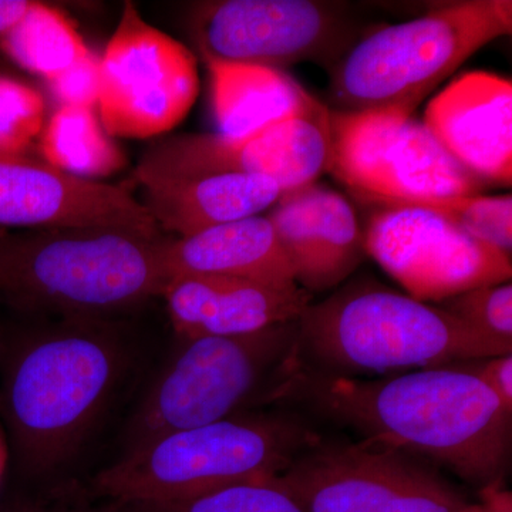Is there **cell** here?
<instances>
[{
	"instance_id": "6da1fadb",
	"label": "cell",
	"mask_w": 512,
	"mask_h": 512,
	"mask_svg": "<svg viewBox=\"0 0 512 512\" xmlns=\"http://www.w3.org/2000/svg\"><path fill=\"white\" fill-rule=\"evenodd\" d=\"M473 362L350 377L308 366L293 352L256 402L299 404L365 441L446 468L484 490L507 473L512 412Z\"/></svg>"
},
{
	"instance_id": "7a4b0ae2",
	"label": "cell",
	"mask_w": 512,
	"mask_h": 512,
	"mask_svg": "<svg viewBox=\"0 0 512 512\" xmlns=\"http://www.w3.org/2000/svg\"><path fill=\"white\" fill-rule=\"evenodd\" d=\"M126 366V345L106 319H63L13 345L0 412L26 477L55 476L80 453Z\"/></svg>"
},
{
	"instance_id": "3957f363",
	"label": "cell",
	"mask_w": 512,
	"mask_h": 512,
	"mask_svg": "<svg viewBox=\"0 0 512 512\" xmlns=\"http://www.w3.org/2000/svg\"><path fill=\"white\" fill-rule=\"evenodd\" d=\"M295 353L323 372L383 377L510 355L512 342L375 279H355L306 308Z\"/></svg>"
},
{
	"instance_id": "277c9868",
	"label": "cell",
	"mask_w": 512,
	"mask_h": 512,
	"mask_svg": "<svg viewBox=\"0 0 512 512\" xmlns=\"http://www.w3.org/2000/svg\"><path fill=\"white\" fill-rule=\"evenodd\" d=\"M164 242L121 229H0V293L63 319H106L163 295Z\"/></svg>"
},
{
	"instance_id": "5b68a950",
	"label": "cell",
	"mask_w": 512,
	"mask_h": 512,
	"mask_svg": "<svg viewBox=\"0 0 512 512\" xmlns=\"http://www.w3.org/2000/svg\"><path fill=\"white\" fill-rule=\"evenodd\" d=\"M319 437L291 414L238 413L131 448L93 478L89 491L109 503L184 500L278 476Z\"/></svg>"
},
{
	"instance_id": "8992f818",
	"label": "cell",
	"mask_w": 512,
	"mask_h": 512,
	"mask_svg": "<svg viewBox=\"0 0 512 512\" xmlns=\"http://www.w3.org/2000/svg\"><path fill=\"white\" fill-rule=\"evenodd\" d=\"M511 32V0L450 2L373 30L329 70L333 110L414 114L481 47Z\"/></svg>"
},
{
	"instance_id": "52a82bcc",
	"label": "cell",
	"mask_w": 512,
	"mask_h": 512,
	"mask_svg": "<svg viewBox=\"0 0 512 512\" xmlns=\"http://www.w3.org/2000/svg\"><path fill=\"white\" fill-rule=\"evenodd\" d=\"M183 342L131 417L124 453L156 437L241 413L295 352L298 320L249 335L200 336Z\"/></svg>"
},
{
	"instance_id": "ba28073f",
	"label": "cell",
	"mask_w": 512,
	"mask_h": 512,
	"mask_svg": "<svg viewBox=\"0 0 512 512\" xmlns=\"http://www.w3.org/2000/svg\"><path fill=\"white\" fill-rule=\"evenodd\" d=\"M330 138L328 173L366 204L463 197L487 187L413 114L330 110Z\"/></svg>"
},
{
	"instance_id": "9c48e42d",
	"label": "cell",
	"mask_w": 512,
	"mask_h": 512,
	"mask_svg": "<svg viewBox=\"0 0 512 512\" xmlns=\"http://www.w3.org/2000/svg\"><path fill=\"white\" fill-rule=\"evenodd\" d=\"M274 480L305 512H456L467 504L433 464L365 440L319 437Z\"/></svg>"
},
{
	"instance_id": "30bf717a",
	"label": "cell",
	"mask_w": 512,
	"mask_h": 512,
	"mask_svg": "<svg viewBox=\"0 0 512 512\" xmlns=\"http://www.w3.org/2000/svg\"><path fill=\"white\" fill-rule=\"evenodd\" d=\"M200 92L197 59L126 3L99 62L96 111L110 137L150 138L173 130Z\"/></svg>"
},
{
	"instance_id": "8fae6325",
	"label": "cell",
	"mask_w": 512,
	"mask_h": 512,
	"mask_svg": "<svg viewBox=\"0 0 512 512\" xmlns=\"http://www.w3.org/2000/svg\"><path fill=\"white\" fill-rule=\"evenodd\" d=\"M191 33L204 60L284 70L296 63L332 69L353 46L348 6L316 0H220L198 3Z\"/></svg>"
},
{
	"instance_id": "7c38bea8",
	"label": "cell",
	"mask_w": 512,
	"mask_h": 512,
	"mask_svg": "<svg viewBox=\"0 0 512 512\" xmlns=\"http://www.w3.org/2000/svg\"><path fill=\"white\" fill-rule=\"evenodd\" d=\"M330 153V109L318 100L303 113L248 137L190 133L165 138L141 158L136 178L147 187L208 175H265L284 194L316 183L328 173Z\"/></svg>"
},
{
	"instance_id": "4fadbf2b",
	"label": "cell",
	"mask_w": 512,
	"mask_h": 512,
	"mask_svg": "<svg viewBox=\"0 0 512 512\" xmlns=\"http://www.w3.org/2000/svg\"><path fill=\"white\" fill-rule=\"evenodd\" d=\"M367 256L421 302L511 279V258L470 237L436 212L413 205H372Z\"/></svg>"
},
{
	"instance_id": "5bb4252c",
	"label": "cell",
	"mask_w": 512,
	"mask_h": 512,
	"mask_svg": "<svg viewBox=\"0 0 512 512\" xmlns=\"http://www.w3.org/2000/svg\"><path fill=\"white\" fill-rule=\"evenodd\" d=\"M121 229L163 238L130 191L26 156H0V229Z\"/></svg>"
},
{
	"instance_id": "9a60e30c",
	"label": "cell",
	"mask_w": 512,
	"mask_h": 512,
	"mask_svg": "<svg viewBox=\"0 0 512 512\" xmlns=\"http://www.w3.org/2000/svg\"><path fill=\"white\" fill-rule=\"evenodd\" d=\"M265 217L305 291L339 288L366 259L365 232L355 208L328 185L316 181L284 192Z\"/></svg>"
},
{
	"instance_id": "2e32d148",
	"label": "cell",
	"mask_w": 512,
	"mask_h": 512,
	"mask_svg": "<svg viewBox=\"0 0 512 512\" xmlns=\"http://www.w3.org/2000/svg\"><path fill=\"white\" fill-rule=\"evenodd\" d=\"M423 124L448 156L485 184H512V82L470 72L427 104Z\"/></svg>"
},
{
	"instance_id": "e0dca14e",
	"label": "cell",
	"mask_w": 512,
	"mask_h": 512,
	"mask_svg": "<svg viewBox=\"0 0 512 512\" xmlns=\"http://www.w3.org/2000/svg\"><path fill=\"white\" fill-rule=\"evenodd\" d=\"M181 339L239 336L295 322L312 303L298 284L275 285L225 275H185L171 279L163 295Z\"/></svg>"
},
{
	"instance_id": "ac0fdd59",
	"label": "cell",
	"mask_w": 512,
	"mask_h": 512,
	"mask_svg": "<svg viewBox=\"0 0 512 512\" xmlns=\"http://www.w3.org/2000/svg\"><path fill=\"white\" fill-rule=\"evenodd\" d=\"M281 195L279 184L265 175L220 174L147 185L141 202L161 232L185 238L261 215Z\"/></svg>"
},
{
	"instance_id": "d6986e66",
	"label": "cell",
	"mask_w": 512,
	"mask_h": 512,
	"mask_svg": "<svg viewBox=\"0 0 512 512\" xmlns=\"http://www.w3.org/2000/svg\"><path fill=\"white\" fill-rule=\"evenodd\" d=\"M167 282L185 275H225L275 285L296 284L291 265L265 215L165 239Z\"/></svg>"
},
{
	"instance_id": "ffe728a7",
	"label": "cell",
	"mask_w": 512,
	"mask_h": 512,
	"mask_svg": "<svg viewBox=\"0 0 512 512\" xmlns=\"http://www.w3.org/2000/svg\"><path fill=\"white\" fill-rule=\"evenodd\" d=\"M205 63L210 72L212 114L221 136H251L303 113L318 101L284 70L218 60Z\"/></svg>"
},
{
	"instance_id": "44dd1931",
	"label": "cell",
	"mask_w": 512,
	"mask_h": 512,
	"mask_svg": "<svg viewBox=\"0 0 512 512\" xmlns=\"http://www.w3.org/2000/svg\"><path fill=\"white\" fill-rule=\"evenodd\" d=\"M39 148L45 163L84 180L107 177L126 164L92 107L60 106L43 127Z\"/></svg>"
},
{
	"instance_id": "7402d4cb",
	"label": "cell",
	"mask_w": 512,
	"mask_h": 512,
	"mask_svg": "<svg viewBox=\"0 0 512 512\" xmlns=\"http://www.w3.org/2000/svg\"><path fill=\"white\" fill-rule=\"evenodd\" d=\"M0 47L13 62L45 80L66 72L92 53L69 19L42 3H33L19 25L0 36Z\"/></svg>"
},
{
	"instance_id": "603a6c76",
	"label": "cell",
	"mask_w": 512,
	"mask_h": 512,
	"mask_svg": "<svg viewBox=\"0 0 512 512\" xmlns=\"http://www.w3.org/2000/svg\"><path fill=\"white\" fill-rule=\"evenodd\" d=\"M107 512H305L274 477L242 481L184 500L107 503Z\"/></svg>"
},
{
	"instance_id": "cb8c5ba5",
	"label": "cell",
	"mask_w": 512,
	"mask_h": 512,
	"mask_svg": "<svg viewBox=\"0 0 512 512\" xmlns=\"http://www.w3.org/2000/svg\"><path fill=\"white\" fill-rule=\"evenodd\" d=\"M369 205H413L436 212L470 237L484 242L510 256L512 252L511 194L463 195V197L431 198V200L384 201Z\"/></svg>"
},
{
	"instance_id": "d4e9b609",
	"label": "cell",
	"mask_w": 512,
	"mask_h": 512,
	"mask_svg": "<svg viewBox=\"0 0 512 512\" xmlns=\"http://www.w3.org/2000/svg\"><path fill=\"white\" fill-rule=\"evenodd\" d=\"M45 127V100L35 87L0 74V156H25Z\"/></svg>"
},
{
	"instance_id": "484cf974",
	"label": "cell",
	"mask_w": 512,
	"mask_h": 512,
	"mask_svg": "<svg viewBox=\"0 0 512 512\" xmlns=\"http://www.w3.org/2000/svg\"><path fill=\"white\" fill-rule=\"evenodd\" d=\"M437 306L483 335L512 342L511 282L478 286Z\"/></svg>"
},
{
	"instance_id": "4316f807",
	"label": "cell",
	"mask_w": 512,
	"mask_h": 512,
	"mask_svg": "<svg viewBox=\"0 0 512 512\" xmlns=\"http://www.w3.org/2000/svg\"><path fill=\"white\" fill-rule=\"evenodd\" d=\"M99 62L100 57L90 53L66 72L46 80L50 93L60 101V106L96 109L99 94Z\"/></svg>"
},
{
	"instance_id": "83f0119b",
	"label": "cell",
	"mask_w": 512,
	"mask_h": 512,
	"mask_svg": "<svg viewBox=\"0 0 512 512\" xmlns=\"http://www.w3.org/2000/svg\"><path fill=\"white\" fill-rule=\"evenodd\" d=\"M473 366L501 403L512 412V353L474 360Z\"/></svg>"
},
{
	"instance_id": "f1b7e54d",
	"label": "cell",
	"mask_w": 512,
	"mask_h": 512,
	"mask_svg": "<svg viewBox=\"0 0 512 512\" xmlns=\"http://www.w3.org/2000/svg\"><path fill=\"white\" fill-rule=\"evenodd\" d=\"M33 3L29 0H0V36L16 28L28 15Z\"/></svg>"
},
{
	"instance_id": "f546056e",
	"label": "cell",
	"mask_w": 512,
	"mask_h": 512,
	"mask_svg": "<svg viewBox=\"0 0 512 512\" xmlns=\"http://www.w3.org/2000/svg\"><path fill=\"white\" fill-rule=\"evenodd\" d=\"M0 512H107L103 507L99 510H84V508H63V507H43L37 504H15L10 507L0 508Z\"/></svg>"
},
{
	"instance_id": "4dcf8cb0",
	"label": "cell",
	"mask_w": 512,
	"mask_h": 512,
	"mask_svg": "<svg viewBox=\"0 0 512 512\" xmlns=\"http://www.w3.org/2000/svg\"><path fill=\"white\" fill-rule=\"evenodd\" d=\"M10 448L9 441L6 439L5 431L0 426V484L6 474V468L9 466Z\"/></svg>"
},
{
	"instance_id": "1f68e13d",
	"label": "cell",
	"mask_w": 512,
	"mask_h": 512,
	"mask_svg": "<svg viewBox=\"0 0 512 512\" xmlns=\"http://www.w3.org/2000/svg\"><path fill=\"white\" fill-rule=\"evenodd\" d=\"M456 512H491L490 507L487 504L483 503L481 505H464L463 508L457 510Z\"/></svg>"
},
{
	"instance_id": "d6a6232c",
	"label": "cell",
	"mask_w": 512,
	"mask_h": 512,
	"mask_svg": "<svg viewBox=\"0 0 512 512\" xmlns=\"http://www.w3.org/2000/svg\"><path fill=\"white\" fill-rule=\"evenodd\" d=\"M0 67H2V62H0Z\"/></svg>"
}]
</instances>
